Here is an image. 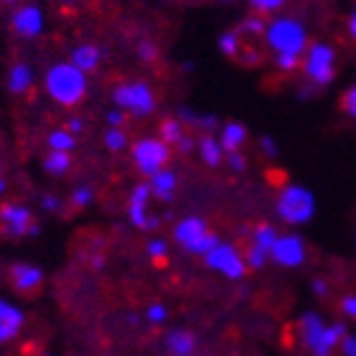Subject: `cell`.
I'll return each instance as SVG.
<instances>
[{"label": "cell", "mask_w": 356, "mask_h": 356, "mask_svg": "<svg viewBox=\"0 0 356 356\" xmlns=\"http://www.w3.org/2000/svg\"><path fill=\"white\" fill-rule=\"evenodd\" d=\"M46 92L54 102L72 107V104L82 102V97L87 95V74L72 64H54L46 72Z\"/></svg>", "instance_id": "1"}, {"label": "cell", "mask_w": 356, "mask_h": 356, "mask_svg": "<svg viewBox=\"0 0 356 356\" xmlns=\"http://www.w3.org/2000/svg\"><path fill=\"white\" fill-rule=\"evenodd\" d=\"M316 214V199L305 186L288 184L277 196V216L285 224H305Z\"/></svg>", "instance_id": "2"}, {"label": "cell", "mask_w": 356, "mask_h": 356, "mask_svg": "<svg viewBox=\"0 0 356 356\" xmlns=\"http://www.w3.org/2000/svg\"><path fill=\"white\" fill-rule=\"evenodd\" d=\"M267 44L275 56H300L305 49V29L293 18H277L267 29Z\"/></svg>", "instance_id": "3"}, {"label": "cell", "mask_w": 356, "mask_h": 356, "mask_svg": "<svg viewBox=\"0 0 356 356\" xmlns=\"http://www.w3.org/2000/svg\"><path fill=\"white\" fill-rule=\"evenodd\" d=\"M173 237H176V242L184 247L186 252L201 254V257L219 245V237L209 229L207 222L199 219V216H188L184 222H178L176 229H173Z\"/></svg>", "instance_id": "4"}, {"label": "cell", "mask_w": 356, "mask_h": 356, "mask_svg": "<svg viewBox=\"0 0 356 356\" xmlns=\"http://www.w3.org/2000/svg\"><path fill=\"white\" fill-rule=\"evenodd\" d=\"M112 99L120 110L130 112V115H138V118H145L156 110V95L153 89L145 82H125L120 84L115 92H112Z\"/></svg>", "instance_id": "5"}, {"label": "cell", "mask_w": 356, "mask_h": 356, "mask_svg": "<svg viewBox=\"0 0 356 356\" xmlns=\"http://www.w3.org/2000/svg\"><path fill=\"white\" fill-rule=\"evenodd\" d=\"M303 72L305 76L311 79L313 84H331L336 76V54L334 49L328 44H316L308 46V51H305V59H303Z\"/></svg>", "instance_id": "6"}, {"label": "cell", "mask_w": 356, "mask_h": 356, "mask_svg": "<svg viewBox=\"0 0 356 356\" xmlns=\"http://www.w3.org/2000/svg\"><path fill=\"white\" fill-rule=\"evenodd\" d=\"M0 229L8 237H36L41 232L33 214H31V209L23 207V204H15V201H8L0 207Z\"/></svg>", "instance_id": "7"}, {"label": "cell", "mask_w": 356, "mask_h": 356, "mask_svg": "<svg viewBox=\"0 0 356 356\" xmlns=\"http://www.w3.org/2000/svg\"><path fill=\"white\" fill-rule=\"evenodd\" d=\"M133 161L143 176H156L168 163V145L163 140H156V138H145V140L133 145Z\"/></svg>", "instance_id": "8"}, {"label": "cell", "mask_w": 356, "mask_h": 356, "mask_svg": "<svg viewBox=\"0 0 356 356\" xmlns=\"http://www.w3.org/2000/svg\"><path fill=\"white\" fill-rule=\"evenodd\" d=\"M204 260H207V265L211 267V270L222 273L224 277H229V280H239V277H245V273H247L245 257L239 254L237 247L227 245V242H219L211 252L204 254Z\"/></svg>", "instance_id": "9"}, {"label": "cell", "mask_w": 356, "mask_h": 356, "mask_svg": "<svg viewBox=\"0 0 356 356\" xmlns=\"http://www.w3.org/2000/svg\"><path fill=\"white\" fill-rule=\"evenodd\" d=\"M150 184H138L130 193V207H127V214H130V222L138 227V229H156L158 227V219L148 211L150 207Z\"/></svg>", "instance_id": "10"}, {"label": "cell", "mask_w": 356, "mask_h": 356, "mask_svg": "<svg viewBox=\"0 0 356 356\" xmlns=\"http://www.w3.org/2000/svg\"><path fill=\"white\" fill-rule=\"evenodd\" d=\"M273 262L280 267H300L305 262V245L298 234H280L270 250Z\"/></svg>", "instance_id": "11"}, {"label": "cell", "mask_w": 356, "mask_h": 356, "mask_svg": "<svg viewBox=\"0 0 356 356\" xmlns=\"http://www.w3.org/2000/svg\"><path fill=\"white\" fill-rule=\"evenodd\" d=\"M13 31L21 38H36L44 31V13L33 3H26L13 13Z\"/></svg>", "instance_id": "12"}, {"label": "cell", "mask_w": 356, "mask_h": 356, "mask_svg": "<svg viewBox=\"0 0 356 356\" xmlns=\"http://www.w3.org/2000/svg\"><path fill=\"white\" fill-rule=\"evenodd\" d=\"M23 323H26V313L15 303L0 298V343L13 341L23 331Z\"/></svg>", "instance_id": "13"}, {"label": "cell", "mask_w": 356, "mask_h": 356, "mask_svg": "<svg viewBox=\"0 0 356 356\" xmlns=\"http://www.w3.org/2000/svg\"><path fill=\"white\" fill-rule=\"evenodd\" d=\"M10 282H13V288L18 293H36L41 288V282H44V270L38 265H31V262H15L10 267Z\"/></svg>", "instance_id": "14"}, {"label": "cell", "mask_w": 356, "mask_h": 356, "mask_svg": "<svg viewBox=\"0 0 356 356\" xmlns=\"http://www.w3.org/2000/svg\"><path fill=\"white\" fill-rule=\"evenodd\" d=\"M298 328H300V341H303V346L308 351H313L316 349V343H318L321 334H323V328H326V323H323V318H321L318 313L308 311L300 316Z\"/></svg>", "instance_id": "15"}, {"label": "cell", "mask_w": 356, "mask_h": 356, "mask_svg": "<svg viewBox=\"0 0 356 356\" xmlns=\"http://www.w3.org/2000/svg\"><path fill=\"white\" fill-rule=\"evenodd\" d=\"M165 349L171 351L173 356H193L196 351V336L186 328H173L165 336Z\"/></svg>", "instance_id": "16"}, {"label": "cell", "mask_w": 356, "mask_h": 356, "mask_svg": "<svg viewBox=\"0 0 356 356\" xmlns=\"http://www.w3.org/2000/svg\"><path fill=\"white\" fill-rule=\"evenodd\" d=\"M346 336V326L343 323H331L326 328H323V334H321L318 343H316V349L311 351L313 356H331L334 354V349L341 343V339Z\"/></svg>", "instance_id": "17"}, {"label": "cell", "mask_w": 356, "mask_h": 356, "mask_svg": "<svg viewBox=\"0 0 356 356\" xmlns=\"http://www.w3.org/2000/svg\"><path fill=\"white\" fill-rule=\"evenodd\" d=\"M99 59H102V54H99V49H97L95 44H82L72 51V64H74L79 72H84V74L95 72V69L99 67Z\"/></svg>", "instance_id": "18"}, {"label": "cell", "mask_w": 356, "mask_h": 356, "mask_svg": "<svg viewBox=\"0 0 356 356\" xmlns=\"http://www.w3.org/2000/svg\"><path fill=\"white\" fill-rule=\"evenodd\" d=\"M247 140V127L242 122H227L222 127V135H219V143H222L224 153H237Z\"/></svg>", "instance_id": "19"}, {"label": "cell", "mask_w": 356, "mask_h": 356, "mask_svg": "<svg viewBox=\"0 0 356 356\" xmlns=\"http://www.w3.org/2000/svg\"><path fill=\"white\" fill-rule=\"evenodd\" d=\"M150 191H153V196H158L161 201H171L173 193H176V173L168 171V168H163V171H158L156 176H150Z\"/></svg>", "instance_id": "20"}, {"label": "cell", "mask_w": 356, "mask_h": 356, "mask_svg": "<svg viewBox=\"0 0 356 356\" xmlns=\"http://www.w3.org/2000/svg\"><path fill=\"white\" fill-rule=\"evenodd\" d=\"M33 82V72H31L29 64H15L8 72V92L10 95H23L26 89Z\"/></svg>", "instance_id": "21"}, {"label": "cell", "mask_w": 356, "mask_h": 356, "mask_svg": "<svg viewBox=\"0 0 356 356\" xmlns=\"http://www.w3.org/2000/svg\"><path fill=\"white\" fill-rule=\"evenodd\" d=\"M199 153H201V158H204V163L211 165V168H216L219 163H224L222 143L216 140V138H211V135H204V138L199 140Z\"/></svg>", "instance_id": "22"}, {"label": "cell", "mask_w": 356, "mask_h": 356, "mask_svg": "<svg viewBox=\"0 0 356 356\" xmlns=\"http://www.w3.org/2000/svg\"><path fill=\"white\" fill-rule=\"evenodd\" d=\"M280 237L277 234V229L275 227H270V224H260L257 229H254V237H252V247L257 250V252L267 254L270 257V250H273L275 245V239Z\"/></svg>", "instance_id": "23"}, {"label": "cell", "mask_w": 356, "mask_h": 356, "mask_svg": "<svg viewBox=\"0 0 356 356\" xmlns=\"http://www.w3.org/2000/svg\"><path fill=\"white\" fill-rule=\"evenodd\" d=\"M69 168H72V156L69 153L49 150V156L44 158V171L51 173V176H64Z\"/></svg>", "instance_id": "24"}, {"label": "cell", "mask_w": 356, "mask_h": 356, "mask_svg": "<svg viewBox=\"0 0 356 356\" xmlns=\"http://www.w3.org/2000/svg\"><path fill=\"white\" fill-rule=\"evenodd\" d=\"M49 143V150H56V153H72L76 148V138L69 130H54L46 138Z\"/></svg>", "instance_id": "25"}, {"label": "cell", "mask_w": 356, "mask_h": 356, "mask_svg": "<svg viewBox=\"0 0 356 356\" xmlns=\"http://www.w3.org/2000/svg\"><path fill=\"white\" fill-rule=\"evenodd\" d=\"M219 51L227 56V59H234L239 61V38H237V31H227L219 36Z\"/></svg>", "instance_id": "26"}, {"label": "cell", "mask_w": 356, "mask_h": 356, "mask_svg": "<svg viewBox=\"0 0 356 356\" xmlns=\"http://www.w3.org/2000/svg\"><path fill=\"white\" fill-rule=\"evenodd\" d=\"M181 138H184L181 122H178V120H163V125H161V140H163L165 145H178Z\"/></svg>", "instance_id": "27"}, {"label": "cell", "mask_w": 356, "mask_h": 356, "mask_svg": "<svg viewBox=\"0 0 356 356\" xmlns=\"http://www.w3.org/2000/svg\"><path fill=\"white\" fill-rule=\"evenodd\" d=\"M104 145L112 150V153H118V150H122L127 145V138L125 133L120 130V127H110L107 133H104Z\"/></svg>", "instance_id": "28"}, {"label": "cell", "mask_w": 356, "mask_h": 356, "mask_svg": "<svg viewBox=\"0 0 356 356\" xmlns=\"http://www.w3.org/2000/svg\"><path fill=\"white\" fill-rule=\"evenodd\" d=\"M148 254L150 260L156 262H165V254H168V245H165L163 239H150L148 242Z\"/></svg>", "instance_id": "29"}, {"label": "cell", "mask_w": 356, "mask_h": 356, "mask_svg": "<svg viewBox=\"0 0 356 356\" xmlns=\"http://www.w3.org/2000/svg\"><path fill=\"white\" fill-rule=\"evenodd\" d=\"M92 196H95V191L89 186H76L74 193H72V201H74V207H89Z\"/></svg>", "instance_id": "30"}, {"label": "cell", "mask_w": 356, "mask_h": 356, "mask_svg": "<svg viewBox=\"0 0 356 356\" xmlns=\"http://www.w3.org/2000/svg\"><path fill=\"white\" fill-rule=\"evenodd\" d=\"M148 321L153 323V326H161V323H165V318H168V311H165V305H161V303H153L148 308Z\"/></svg>", "instance_id": "31"}, {"label": "cell", "mask_w": 356, "mask_h": 356, "mask_svg": "<svg viewBox=\"0 0 356 356\" xmlns=\"http://www.w3.org/2000/svg\"><path fill=\"white\" fill-rule=\"evenodd\" d=\"M341 110L356 120V84L351 89H346V95L341 97Z\"/></svg>", "instance_id": "32"}, {"label": "cell", "mask_w": 356, "mask_h": 356, "mask_svg": "<svg viewBox=\"0 0 356 356\" xmlns=\"http://www.w3.org/2000/svg\"><path fill=\"white\" fill-rule=\"evenodd\" d=\"M138 56L143 61H156L158 59V46L153 41H140L138 44Z\"/></svg>", "instance_id": "33"}, {"label": "cell", "mask_w": 356, "mask_h": 356, "mask_svg": "<svg viewBox=\"0 0 356 356\" xmlns=\"http://www.w3.org/2000/svg\"><path fill=\"white\" fill-rule=\"evenodd\" d=\"M282 3H285V0H250V6H252L254 10H260V13H273Z\"/></svg>", "instance_id": "34"}, {"label": "cell", "mask_w": 356, "mask_h": 356, "mask_svg": "<svg viewBox=\"0 0 356 356\" xmlns=\"http://www.w3.org/2000/svg\"><path fill=\"white\" fill-rule=\"evenodd\" d=\"M275 61H277V69H282V72H293V69L300 67V56H275Z\"/></svg>", "instance_id": "35"}, {"label": "cell", "mask_w": 356, "mask_h": 356, "mask_svg": "<svg viewBox=\"0 0 356 356\" xmlns=\"http://www.w3.org/2000/svg\"><path fill=\"white\" fill-rule=\"evenodd\" d=\"M339 346H341V354L343 356H356V336L354 334H346L341 339V343H339Z\"/></svg>", "instance_id": "36"}, {"label": "cell", "mask_w": 356, "mask_h": 356, "mask_svg": "<svg viewBox=\"0 0 356 356\" xmlns=\"http://www.w3.org/2000/svg\"><path fill=\"white\" fill-rule=\"evenodd\" d=\"M227 161H229V165H232V171H245L247 168V161H245V156H242V153H227Z\"/></svg>", "instance_id": "37"}, {"label": "cell", "mask_w": 356, "mask_h": 356, "mask_svg": "<svg viewBox=\"0 0 356 356\" xmlns=\"http://www.w3.org/2000/svg\"><path fill=\"white\" fill-rule=\"evenodd\" d=\"M341 311L343 316H349V318L356 321V296H346L341 300Z\"/></svg>", "instance_id": "38"}, {"label": "cell", "mask_w": 356, "mask_h": 356, "mask_svg": "<svg viewBox=\"0 0 356 356\" xmlns=\"http://www.w3.org/2000/svg\"><path fill=\"white\" fill-rule=\"evenodd\" d=\"M260 148H262V153H265L267 158H275L280 150H277V145L273 143V138H262L260 140Z\"/></svg>", "instance_id": "39"}, {"label": "cell", "mask_w": 356, "mask_h": 356, "mask_svg": "<svg viewBox=\"0 0 356 356\" xmlns=\"http://www.w3.org/2000/svg\"><path fill=\"white\" fill-rule=\"evenodd\" d=\"M107 122H110V127H120L125 122V115H122V112H110V115H107Z\"/></svg>", "instance_id": "40"}, {"label": "cell", "mask_w": 356, "mask_h": 356, "mask_svg": "<svg viewBox=\"0 0 356 356\" xmlns=\"http://www.w3.org/2000/svg\"><path fill=\"white\" fill-rule=\"evenodd\" d=\"M41 204H44L46 211H56V209H59V201L54 199V196H44V201H41Z\"/></svg>", "instance_id": "41"}, {"label": "cell", "mask_w": 356, "mask_h": 356, "mask_svg": "<svg viewBox=\"0 0 356 356\" xmlns=\"http://www.w3.org/2000/svg\"><path fill=\"white\" fill-rule=\"evenodd\" d=\"M178 148H181V153H191L193 140H191V138H181V140H178Z\"/></svg>", "instance_id": "42"}, {"label": "cell", "mask_w": 356, "mask_h": 356, "mask_svg": "<svg viewBox=\"0 0 356 356\" xmlns=\"http://www.w3.org/2000/svg\"><path fill=\"white\" fill-rule=\"evenodd\" d=\"M313 290H316V293H318V296H326V282H323V280H316V282H313Z\"/></svg>", "instance_id": "43"}, {"label": "cell", "mask_w": 356, "mask_h": 356, "mask_svg": "<svg viewBox=\"0 0 356 356\" xmlns=\"http://www.w3.org/2000/svg\"><path fill=\"white\" fill-rule=\"evenodd\" d=\"M79 130H82V122H79V120H72V122H69V133L74 135V133H79Z\"/></svg>", "instance_id": "44"}, {"label": "cell", "mask_w": 356, "mask_h": 356, "mask_svg": "<svg viewBox=\"0 0 356 356\" xmlns=\"http://www.w3.org/2000/svg\"><path fill=\"white\" fill-rule=\"evenodd\" d=\"M349 31H351V36L356 38V10H354V15L349 18Z\"/></svg>", "instance_id": "45"}, {"label": "cell", "mask_w": 356, "mask_h": 356, "mask_svg": "<svg viewBox=\"0 0 356 356\" xmlns=\"http://www.w3.org/2000/svg\"><path fill=\"white\" fill-rule=\"evenodd\" d=\"M0 193H6V178L0 176Z\"/></svg>", "instance_id": "46"}, {"label": "cell", "mask_w": 356, "mask_h": 356, "mask_svg": "<svg viewBox=\"0 0 356 356\" xmlns=\"http://www.w3.org/2000/svg\"><path fill=\"white\" fill-rule=\"evenodd\" d=\"M61 3H79V0H61Z\"/></svg>", "instance_id": "47"}, {"label": "cell", "mask_w": 356, "mask_h": 356, "mask_svg": "<svg viewBox=\"0 0 356 356\" xmlns=\"http://www.w3.org/2000/svg\"><path fill=\"white\" fill-rule=\"evenodd\" d=\"M6 3H15V0H6Z\"/></svg>", "instance_id": "48"}]
</instances>
